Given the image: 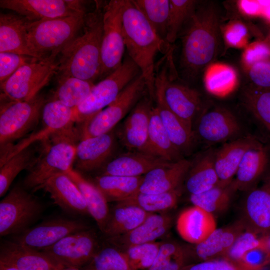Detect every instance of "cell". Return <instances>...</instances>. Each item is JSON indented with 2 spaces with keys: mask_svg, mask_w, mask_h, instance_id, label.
Listing matches in <instances>:
<instances>
[{
  "mask_svg": "<svg viewBox=\"0 0 270 270\" xmlns=\"http://www.w3.org/2000/svg\"><path fill=\"white\" fill-rule=\"evenodd\" d=\"M185 25L180 64L186 76L192 77L212 64L220 53L222 40L220 14L212 4L198 5Z\"/></svg>",
  "mask_w": 270,
  "mask_h": 270,
  "instance_id": "cell-1",
  "label": "cell"
},
{
  "mask_svg": "<svg viewBox=\"0 0 270 270\" xmlns=\"http://www.w3.org/2000/svg\"><path fill=\"white\" fill-rule=\"evenodd\" d=\"M122 32L128 56L139 68L150 97L154 98V59L166 54L170 44L162 39L132 0H122Z\"/></svg>",
  "mask_w": 270,
  "mask_h": 270,
  "instance_id": "cell-2",
  "label": "cell"
},
{
  "mask_svg": "<svg viewBox=\"0 0 270 270\" xmlns=\"http://www.w3.org/2000/svg\"><path fill=\"white\" fill-rule=\"evenodd\" d=\"M103 8L96 2L94 11L84 16L82 34L61 50L58 60L60 74L94 82L101 68Z\"/></svg>",
  "mask_w": 270,
  "mask_h": 270,
  "instance_id": "cell-3",
  "label": "cell"
},
{
  "mask_svg": "<svg viewBox=\"0 0 270 270\" xmlns=\"http://www.w3.org/2000/svg\"><path fill=\"white\" fill-rule=\"evenodd\" d=\"M172 48L155 67L154 98L160 100L172 113L194 130V124L203 110L200 94L176 81L177 74Z\"/></svg>",
  "mask_w": 270,
  "mask_h": 270,
  "instance_id": "cell-4",
  "label": "cell"
},
{
  "mask_svg": "<svg viewBox=\"0 0 270 270\" xmlns=\"http://www.w3.org/2000/svg\"><path fill=\"white\" fill-rule=\"evenodd\" d=\"M85 14L29 22L28 46L34 58L60 54L82 28Z\"/></svg>",
  "mask_w": 270,
  "mask_h": 270,
  "instance_id": "cell-5",
  "label": "cell"
},
{
  "mask_svg": "<svg viewBox=\"0 0 270 270\" xmlns=\"http://www.w3.org/2000/svg\"><path fill=\"white\" fill-rule=\"evenodd\" d=\"M78 136L75 129L52 136V144L30 168L24 182L25 188L39 190L54 174L72 169Z\"/></svg>",
  "mask_w": 270,
  "mask_h": 270,
  "instance_id": "cell-6",
  "label": "cell"
},
{
  "mask_svg": "<svg viewBox=\"0 0 270 270\" xmlns=\"http://www.w3.org/2000/svg\"><path fill=\"white\" fill-rule=\"evenodd\" d=\"M140 74L139 68L128 55L118 68L94 84L84 100L73 109L75 122L82 124L106 108Z\"/></svg>",
  "mask_w": 270,
  "mask_h": 270,
  "instance_id": "cell-7",
  "label": "cell"
},
{
  "mask_svg": "<svg viewBox=\"0 0 270 270\" xmlns=\"http://www.w3.org/2000/svg\"><path fill=\"white\" fill-rule=\"evenodd\" d=\"M57 56L52 54L22 66L0 84V98L12 101H26L34 98L58 71Z\"/></svg>",
  "mask_w": 270,
  "mask_h": 270,
  "instance_id": "cell-8",
  "label": "cell"
},
{
  "mask_svg": "<svg viewBox=\"0 0 270 270\" xmlns=\"http://www.w3.org/2000/svg\"><path fill=\"white\" fill-rule=\"evenodd\" d=\"M0 153L12 146V142L28 133L38 122L42 108L47 101L38 94L26 101L0 98Z\"/></svg>",
  "mask_w": 270,
  "mask_h": 270,
  "instance_id": "cell-9",
  "label": "cell"
},
{
  "mask_svg": "<svg viewBox=\"0 0 270 270\" xmlns=\"http://www.w3.org/2000/svg\"><path fill=\"white\" fill-rule=\"evenodd\" d=\"M146 85L141 74L130 82L108 106L82 124L80 140L112 132L143 97Z\"/></svg>",
  "mask_w": 270,
  "mask_h": 270,
  "instance_id": "cell-10",
  "label": "cell"
},
{
  "mask_svg": "<svg viewBox=\"0 0 270 270\" xmlns=\"http://www.w3.org/2000/svg\"><path fill=\"white\" fill-rule=\"evenodd\" d=\"M122 0H112L104 6L101 68L98 78L103 79L123 62L125 44L122 22Z\"/></svg>",
  "mask_w": 270,
  "mask_h": 270,
  "instance_id": "cell-11",
  "label": "cell"
},
{
  "mask_svg": "<svg viewBox=\"0 0 270 270\" xmlns=\"http://www.w3.org/2000/svg\"><path fill=\"white\" fill-rule=\"evenodd\" d=\"M42 209L40 202L24 188H13L0 202V236L24 232Z\"/></svg>",
  "mask_w": 270,
  "mask_h": 270,
  "instance_id": "cell-12",
  "label": "cell"
},
{
  "mask_svg": "<svg viewBox=\"0 0 270 270\" xmlns=\"http://www.w3.org/2000/svg\"><path fill=\"white\" fill-rule=\"evenodd\" d=\"M100 248L96 233L88 228L68 234L41 251L64 268H83Z\"/></svg>",
  "mask_w": 270,
  "mask_h": 270,
  "instance_id": "cell-13",
  "label": "cell"
},
{
  "mask_svg": "<svg viewBox=\"0 0 270 270\" xmlns=\"http://www.w3.org/2000/svg\"><path fill=\"white\" fill-rule=\"evenodd\" d=\"M194 124L195 138L210 145L240 137L242 129L234 114L220 106L203 108Z\"/></svg>",
  "mask_w": 270,
  "mask_h": 270,
  "instance_id": "cell-14",
  "label": "cell"
},
{
  "mask_svg": "<svg viewBox=\"0 0 270 270\" xmlns=\"http://www.w3.org/2000/svg\"><path fill=\"white\" fill-rule=\"evenodd\" d=\"M84 3L74 0H0V6L34 22L85 14Z\"/></svg>",
  "mask_w": 270,
  "mask_h": 270,
  "instance_id": "cell-15",
  "label": "cell"
},
{
  "mask_svg": "<svg viewBox=\"0 0 270 270\" xmlns=\"http://www.w3.org/2000/svg\"><path fill=\"white\" fill-rule=\"evenodd\" d=\"M80 220L63 218L44 221L17 234L14 241L38 250L50 246L68 234L88 229Z\"/></svg>",
  "mask_w": 270,
  "mask_h": 270,
  "instance_id": "cell-16",
  "label": "cell"
},
{
  "mask_svg": "<svg viewBox=\"0 0 270 270\" xmlns=\"http://www.w3.org/2000/svg\"><path fill=\"white\" fill-rule=\"evenodd\" d=\"M246 228L240 218L226 226L216 228L202 242L185 246L188 264L224 258Z\"/></svg>",
  "mask_w": 270,
  "mask_h": 270,
  "instance_id": "cell-17",
  "label": "cell"
},
{
  "mask_svg": "<svg viewBox=\"0 0 270 270\" xmlns=\"http://www.w3.org/2000/svg\"><path fill=\"white\" fill-rule=\"evenodd\" d=\"M116 148L112 131L80 140L76 144L74 162L76 170L90 172L102 169L110 160Z\"/></svg>",
  "mask_w": 270,
  "mask_h": 270,
  "instance_id": "cell-18",
  "label": "cell"
},
{
  "mask_svg": "<svg viewBox=\"0 0 270 270\" xmlns=\"http://www.w3.org/2000/svg\"><path fill=\"white\" fill-rule=\"evenodd\" d=\"M152 98L143 96L129 112L120 132L123 144L128 150L145 153L148 143Z\"/></svg>",
  "mask_w": 270,
  "mask_h": 270,
  "instance_id": "cell-19",
  "label": "cell"
},
{
  "mask_svg": "<svg viewBox=\"0 0 270 270\" xmlns=\"http://www.w3.org/2000/svg\"><path fill=\"white\" fill-rule=\"evenodd\" d=\"M0 262L18 270H60L64 268L43 252L14 240L1 242Z\"/></svg>",
  "mask_w": 270,
  "mask_h": 270,
  "instance_id": "cell-20",
  "label": "cell"
},
{
  "mask_svg": "<svg viewBox=\"0 0 270 270\" xmlns=\"http://www.w3.org/2000/svg\"><path fill=\"white\" fill-rule=\"evenodd\" d=\"M172 222L171 217L166 214H150L134 230L122 235L106 238V242L124 251L134 246L155 242L168 232Z\"/></svg>",
  "mask_w": 270,
  "mask_h": 270,
  "instance_id": "cell-21",
  "label": "cell"
},
{
  "mask_svg": "<svg viewBox=\"0 0 270 270\" xmlns=\"http://www.w3.org/2000/svg\"><path fill=\"white\" fill-rule=\"evenodd\" d=\"M191 164L192 162L183 158L152 170L144 176L138 192L155 194L178 188Z\"/></svg>",
  "mask_w": 270,
  "mask_h": 270,
  "instance_id": "cell-22",
  "label": "cell"
},
{
  "mask_svg": "<svg viewBox=\"0 0 270 270\" xmlns=\"http://www.w3.org/2000/svg\"><path fill=\"white\" fill-rule=\"evenodd\" d=\"M246 192L240 219L246 228L266 236L270 232V184Z\"/></svg>",
  "mask_w": 270,
  "mask_h": 270,
  "instance_id": "cell-23",
  "label": "cell"
},
{
  "mask_svg": "<svg viewBox=\"0 0 270 270\" xmlns=\"http://www.w3.org/2000/svg\"><path fill=\"white\" fill-rule=\"evenodd\" d=\"M260 142L251 136H240L216 150L214 166L218 184L226 186L232 182L245 153Z\"/></svg>",
  "mask_w": 270,
  "mask_h": 270,
  "instance_id": "cell-24",
  "label": "cell"
},
{
  "mask_svg": "<svg viewBox=\"0 0 270 270\" xmlns=\"http://www.w3.org/2000/svg\"><path fill=\"white\" fill-rule=\"evenodd\" d=\"M40 188L48 192L54 202L65 212L74 214H89L80 190L66 173L54 174Z\"/></svg>",
  "mask_w": 270,
  "mask_h": 270,
  "instance_id": "cell-25",
  "label": "cell"
},
{
  "mask_svg": "<svg viewBox=\"0 0 270 270\" xmlns=\"http://www.w3.org/2000/svg\"><path fill=\"white\" fill-rule=\"evenodd\" d=\"M176 228L182 239L194 244L206 239L217 228L213 214L193 205L180 214Z\"/></svg>",
  "mask_w": 270,
  "mask_h": 270,
  "instance_id": "cell-26",
  "label": "cell"
},
{
  "mask_svg": "<svg viewBox=\"0 0 270 270\" xmlns=\"http://www.w3.org/2000/svg\"><path fill=\"white\" fill-rule=\"evenodd\" d=\"M270 161V152L267 146L260 142L250 148L244 156L232 180L236 190L247 192L254 188Z\"/></svg>",
  "mask_w": 270,
  "mask_h": 270,
  "instance_id": "cell-27",
  "label": "cell"
},
{
  "mask_svg": "<svg viewBox=\"0 0 270 270\" xmlns=\"http://www.w3.org/2000/svg\"><path fill=\"white\" fill-rule=\"evenodd\" d=\"M168 162L150 154L132 151L110 160L101 169V175L143 176L152 170Z\"/></svg>",
  "mask_w": 270,
  "mask_h": 270,
  "instance_id": "cell-28",
  "label": "cell"
},
{
  "mask_svg": "<svg viewBox=\"0 0 270 270\" xmlns=\"http://www.w3.org/2000/svg\"><path fill=\"white\" fill-rule=\"evenodd\" d=\"M29 22L14 14H0V52H11L32 56L28 46Z\"/></svg>",
  "mask_w": 270,
  "mask_h": 270,
  "instance_id": "cell-29",
  "label": "cell"
},
{
  "mask_svg": "<svg viewBox=\"0 0 270 270\" xmlns=\"http://www.w3.org/2000/svg\"><path fill=\"white\" fill-rule=\"evenodd\" d=\"M215 150H206L192 162L185 178V188L190 195L200 194L218 184L214 166Z\"/></svg>",
  "mask_w": 270,
  "mask_h": 270,
  "instance_id": "cell-30",
  "label": "cell"
},
{
  "mask_svg": "<svg viewBox=\"0 0 270 270\" xmlns=\"http://www.w3.org/2000/svg\"><path fill=\"white\" fill-rule=\"evenodd\" d=\"M65 173L80 190L89 214L95 220L102 232L110 210L104 196L94 184L86 179L80 172L72 168Z\"/></svg>",
  "mask_w": 270,
  "mask_h": 270,
  "instance_id": "cell-31",
  "label": "cell"
},
{
  "mask_svg": "<svg viewBox=\"0 0 270 270\" xmlns=\"http://www.w3.org/2000/svg\"><path fill=\"white\" fill-rule=\"evenodd\" d=\"M145 153L169 162H176L184 158L172 143L156 106H153L150 114Z\"/></svg>",
  "mask_w": 270,
  "mask_h": 270,
  "instance_id": "cell-32",
  "label": "cell"
},
{
  "mask_svg": "<svg viewBox=\"0 0 270 270\" xmlns=\"http://www.w3.org/2000/svg\"><path fill=\"white\" fill-rule=\"evenodd\" d=\"M162 122L177 150L184 157L189 154L196 138L194 130L172 113L158 100H154Z\"/></svg>",
  "mask_w": 270,
  "mask_h": 270,
  "instance_id": "cell-33",
  "label": "cell"
},
{
  "mask_svg": "<svg viewBox=\"0 0 270 270\" xmlns=\"http://www.w3.org/2000/svg\"><path fill=\"white\" fill-rule=\"evenodd\" d=\"M150 214L136 206L116 203L110 210L102 233L106 238L128 233L142 224Z\"/></svg>",
  "mask_w": 270,
  "mask_h": 270,
  "instance_id": "cell-34",
  "label": "cell"
},
{
  "mask_svg": "<svg viewBox=\"0 0 270 270\" xmlns=\"http://www.w3.org/2000/svg\"><path fill=\"white\" fill-rule=\"evenodd\" d=\"M143 176L128 177L100 175L96 178L94 184L104 196L107 201L121 202L138 192Z\"/></svg>",
  "mask_w": 270,
  "mask_h": 270,
  "instance_id": "cell-35",
  "label": "cell"
},
{
  "mask_svg": "<svg viewBox=\"0 0 270 270\" xmlns=\"http://www.w3.org/2000/svg\"><path fill=\"white\" fill-rule=\"evenodd\" d=\"M94 85L91 81L60 74L52 99L74 109L84 100Z\"/></svg>",
  "mask_w": 270,
  "mask_h": 270,
  "instance_id": "cell-36",
  "label": "cell"
},
{
  "mask_svg": "<svg viewBox=\"0 0 270 270\" xmlns=\"http://www.w3.org/2000/svg\"><path fill=\"white\" fill-rule=\"evenodd\" d=\"M236 191L232 180L228 185L218 184L200 194L190 195V200L193 205L214 214L228 208L232 196Z\"/></svg>",
  "mask_w": 270,
  "mask_h": 270,
  "instance_id": "cell-37",
  "label": "cell"
},
{
  "mask_svg": "<svg viewBox=\"0 0 270 270\" xmlns=\"http://www.w3.org/2000/svg\"><path fill=\"white\" fill-rule=\"evenodd\" d=\"M178 188L164 193L149 194L138 192L124 200L116 202L136 206L148 213L164 212L174 208L180 196Z\"/></svg>",
  "mask_w": 270,
  "mask_h": 270,
  "instance_id": "cell-38",
  "label": "cell"
},
{
  "mask_svg": "<svg viewBox=\"0 0 270 270\" xmlns=\"http://www.w3.org/2000/svg\"><path fill=\"white\" fill-rule=\"evenodd\" d=\"M204 84L212 94L224 96L231 92L237 83V75L230 66L222 64H212L204 72Z\"/></svg>",
  "mask_w": 270,
  "mask_h": 270,
  "instance_id": "cell-39",
  "label": "cell"
},
{
  "mask_svg": "<svg viewBox=\"0 0 270 270\" xmlns=\"http://www.w3.org/2000/svg\"><path fill=\"white\" fill-rule=\"evenodd\" d=\"M34 150L31 145L18 152L0 166V196L8 190L12 182L22 170L30 168L36 162Z\"/></svg>",
  "mask_w": 270,
  "mask_h": 270,
  "instance_id": "cell-40",
  "label": "cell"
},
{
  "mask_svg": "<svg viewBox=\"0 0 270 270\" xmlns=\"http://www.w3.org/2000/svg\"><path fill=\"white\" fill-rule=\"evenodd\" d=\"M242 100L248 111L270 133V89L249 86L244 90Z\"/></svg>",
  "mask_w": 270,
  "mask_h": 270,
  "instance_id": "cell-41",
  "label": "cell"
},
{
  "mask_svg": "<svg viewBox=\"0 0 270 270\" xmlns=\"http://www.w3.org/2000/svg\"><path fill=\"white\" fill-rule=\"evenodd\" d=\"M132 2L158 35L166 42L170 0H133Z\"/></svg>",
  "mask_w": 270,
  "mask_h": 270,
  "instance_id": "cell-42",
  "label": "cell"
},
{
  "mask_svg": "<svg viewBox=\"0 0 270 270\" xmlns=\"http://www.w3.org/2000/svg\"><path fill=\"white\" fill-rule=\"evenodd\" d=\"M99 248L92 260L83 268L87 270H134L124 252L106 242Z\"/></svg>",
  "mask_w": 270,
  "mask_h": 270,
  "instance_id": "cell-43",
  "label": "cell"
},
{
  "mask_svg": "<svg viewBox=\"0 0 270 270\" xmlns=\"http://www.w3.org/2000/svg\"><path fill=\"white\" fill-rule=\"evenodd\" d=\"M198 2L194 0H170L166 40L175 42L182 28L194 12Z\"/></svg>",
  "mask_w": 270,
  "mask_h": 270,
  "instance_id": "cell-44",
  "label": "cell"
},
{
  "mask_svg": "<svg viewBox=\"0 0 270 270\" xmlns=\"http://www.w3.org/2000/svg\"><path fill=\"white\" fill-rule=\"evenodd\" d=\"M187 264L184 246L168 242H162L156 258L147 270H180Z\"/></svg>",
  "mask_w": 270,
  "mask_h": 270,
  "instance_id": "cell-45",
  "label": "cell"
},
{
  "mask_svg": "<svg viewBox=\"0 0 270 270\" xmlns=\"http://www.w3.org/2000/svg\"><path fill=\"white\" fill-rule=\"evenodd\" d=\"M161 244L152 242L131 246L123 252L134 270H147L156 258Z\"/></svg>",
  "mask_w": 270,
  "mask_h": 270,
  "instance_id": "cell-46",
  "label": "cell"
},
{
  "mask_svg": "<svg viewBox=\"0 0 270 270\" xmlns=\"http://www.w3.org/2000/svg\"><path fill=\"white\" fill-rule=\"evenodd\" d=\"M265 236L246 228L236 238L224 258L234 261H241L247 252L265 245Z\"/></svg>",
  "mask_w": 270,
  "mask_h": 270,
  "instance_id": "cell-47",
  "label": "cell"
},
{
  "mask_svg": "<svg viewBox=\"0 0 270 270\" xmlns=\"http://www.w3.org/2000/svg\"><path fill=\"white\" fill-rule=\"evenodd\" d=\"M264 268L224 258L188 264L180 270H264Z\"/></svg>",
  "mask_w": 270,
  "mask_h": 270,
  "instance_id": "cell-48",
  "label": "cell"
},
{
  "mask_svg": "<svg viewBox=\"0 0 270 270\" xmlns=\"http://www.w3.org/2000/svg\"><path fill=\"white\" fill-rule=\"evenodd\" d=\"M36 58L11 52H0V84L4 83L24 64Z\"/></svg>",
  "mask_w": 270,
  "mask_h": 270,
  "instance_id": "cell-49",
  "label": "cell"
},
{
  "mask_svg": "<svg viewBox=\"0 0 270 270\" xmlns=\"http://www.w3.org/2000/svg\"><path fill=\"white\" fill-rule=\"evenodd\" d=\"M222 34L224 42L228 46L242 47L246 44L248 30L242 22H230L224 28V30H222Z\"/></svg>",
  "mask_w": 270,
  "mask_h": 270,
  "instance_id": "cell-50",
  "label": "cell"
},
{
  "mask_svg": "<svg viewBox=\"0 0 270 270\" xmlns=\"http://www.w3.org/2000/svg\"><path fill=\"white\" fill-rule=\"evenodd\" d=\"M251 86L270 89V59L256 62L248 68Z\"/></svg>",
  "mask_w": 270,
  "mask_h": 270,
  "instance_id": "cell-51",
  "label": "cell"
},
{
  "mask_svg": "<svg viewBox=\"0 0 270 270\" xmlns=\"http://www.w3.org/2000/svg\"><path fill=\"white\" fill-rule=\"evenodd\" d=\"M270 59V46L264 42H256L246 46L242 60L248 69L254 64Z\"/></svg>",
  "mask_w": 270,
  "mask_h": 270,
  "instance_id": "cell-52",
  "label": "cell"
},
{
  "mask_svg": "<svg viewBox=\"0 0 270 270\" xmlns=\"http://www.w3.org/2000/svg\"><path fill=\"white\" fill-rule=\"evenodd\" d=\"M238 6L243 14L248 16L260 14L264 10L260 0H240L238 2Z\"/></svg>",
  "mask_w": 270,
  "mask_h": 270,
  "instance_id": "cell-53",
  "label": "cell"
},
{
  "mask_svg": "<svg viewBox=\"0 0 270 270\" xmlns=\"http://www.w3.org/2000/svg\"><path fill=\"white\" fill-rule=\"evenodd\" d=\"M0 270H18L15 268L0 262Z\"/></svg>",
  "mask_w": 270,
  "mask_h": 270,
  "instance_id": "cell-54",
  "label": "cell"
},
{
  "mask_svg": "<svg viewBox=\"0 0 270 270\" xmlns=\"http://www.w3.org/2000/svg\"><path fill=\"white\" fill-rule=\"evenodd\" d=\"M264 240L266 246L270 252V232L265 236Z\"/></svg>",
  "mask_w": 270,
  "mask_h": 270,
  "instance_id": "cell-55",
  "label": "cell"
},
{
  "mask_svg": "<svg viewBox=\"0 0 270 270\" xmlns=\"http://www.w3.org/2000/svg\"><path fill=\"white\" fill-rule=\"evenodd\" d=\"M60 270H87L84 268H62Z\"/></svg>",
  "mask_w": 270,
  "mask_h": 270,
  "instance_id": "cell-56",
  "label": "cell"
},
{
  "mask_svg": "<svg viewBox=\"0 0 270 270\" xmlns=\"http://www.w3.org/2000/svg\"></svg>",
  "mask_w": 270,
  "mask_h": 270,
  "instance_id": "cell-57",
  "label": "cell"
}]
</instances>
